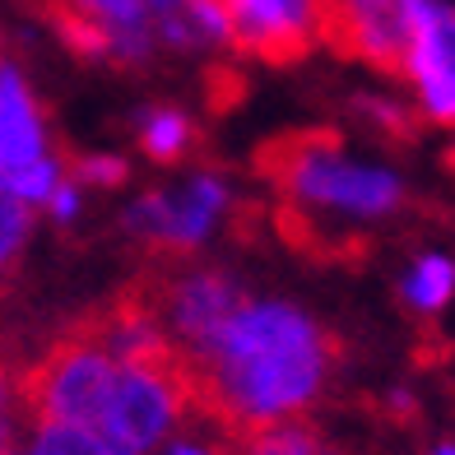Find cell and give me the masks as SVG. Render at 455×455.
Segmentation results:
<instances>
[{"label":"cell","instance_id":"6da1fadb","mask_svg":"<svg viewBox=\"0 0 455 455\" xmlns=\"http://www.w3.org/2000/svg\"><path fill=\"white\" fill-rule=\"evenodd\" d=\"M335 363L339 339L325 325L288 302H251L228 321L210 354L186 358L191 419L223 437H246L260 423L302 413Z\"/></svg>","mask_w":455,"mask_h":455},{"label":"cell","instance_id":"7a4b0ae2","mask_svg":"<svg viewBox=\"0 0 455 455\" xmlns=\"http://www.w3.org/2000/svg\"><path fill=\"white\" fill-rule=\"evenodd\" d=\"M251 168L260 181H270L279 200L293 204H330L348 214H395L404 204L400 177L381 168H358L344 163V135L335 126H302L279 131L256 144Z\"/></svg>","mask_w":455,"mask_h":455},{"label":"cell","instance_id":"3957f363","mask_svg":"<svg viewBox=\"0 0 455 455\" xmlns=\"http://www.w3.org/2000/svg\"><path fill=\"white\" fill-rule=\"evenodd\" d=\"M116 371H121V358L108 348L102 330L84 312L43 348V358L24 367V377H19V409L37 427L66 423V427L98 432L112 404Z\"/></svg>","mask_w":455,"mask_h":455},{"label":"cell","instance_id":"277c9868","mask_svg":"<svg viewBox=\"0 0 455 455\" xmlns=\"http://www.w3.org/2000/svg\"><path fill=\"white\" fill-rule=\"evenodd\" d=\"M191 419V377H186V358H135L121 363L112 404L102 419L98 437L108 455H149L168 432Z\"/></svg>","mask_w":455,"mask_h":455},{"label":"cell","instance_id":"5b68a950","mask_svg":"<svg viewBox=\"0 0 455 455\" xmlns=\"http://www.w3.org/2000/svg\"><path fill=\"white\" fill-rule=\"evenodd\" d=\"M140 288V298L149 302V312L158 316V325L168 330V339L181 348L186 358L210 354L214 339L228 330L242 307H251V298L242 288L219 275V270H196V275H140L131 279Z\"/></svg>","mask_w":455,"mask_h":455},{"label":"cell","instance_id":"8992f818","mask_svg":"<svg viewBox=\"0 0 455 455\" xmlns=\"http://www.w3.org/2000/svg\"><path fill=\"white\" fill-rule=\"evenodd\" d=\"M321 43L390 79H409L413 0H321Z\"/></svg>","mask_w":455,"mask_h":455},{"label":"cell","instance_id":"52a82bcc","mask_svg":"<svg viewBox=\"0 0 455 455\" xmlns=\"http://www.w3.org/2000/svg\"><path fill=\"white\" fill-rule=\"evenodd\" d=\"M228 47L265 66H298L321 37V0H223Z\"/></svg>","mask_w":455,"mask_h":455},{"label":"cell","instance_id":"ba28073f","mask_svg":"<svg viewBox=\"0 0 455 455\" xmlns=\"http://www.w3.org/2000/svg\"><path fill=\"white\" fill-rule=\"evenodd\" d=\"M228 210V191L214 177H196L181 196H144L126 214V228L158 260H177L210 233V223Z\"/></svg>","mask_w":455,"mask_h":455},{"label":"cell","instance_id":"9c48e42d","mask_svg":"<svg viewBox=\"0 0 455 455\" xmlns=\"http://www.w3.org/2000/svg\"><path fill=\"white\" fill-rule=\"evenodd\" d=\"M43 154V116L14 66H0V177L33 168Z\"/></svg>","mask_w":455,"mask_h":455},{"label":"cell","instance_id":"30bf717a","mask_svg":"<svg viewBox=\"0 0 455 455\" xmlns=\"http://www.w3.org/2000/svg\"><path fill=\"white\" fill-rule=\"evenodd\" d=\"M237 446H242V455H344L312 419H307V413L260 423L256 432L237 437Z\"/></svg>","mask_w":455,"mask_h":455},{"label":"cell","instance_id":"8fae6325","mask_svg":"<svg viewBox=\"0 0 455 455\" xmlns=\"http://www.w3.org/2000/svg\"><path fill=\"white\" fill-rule=\"evenodd\" d=\"M455 293V260L451 256H423L404 279V302L419 312H442Z\"/></svg>","mask_w":455,"mask_h":455},{"label":"cell","instance_id":"7c38bea8","mask_svg":"<svg viewBox=\"0 0 455 455\" xmlns=\"http://www.w3.org/2000/svg\"><path fill=\"white\" fill-rule=\"evenodd\" d=\"M191 140H196L191 121H186L181 112H172V108L149 112V116H144V126H140V144H144V154L158 158V163H177V158L186 154V144H191Z\"/></svg>","mask_w":455,"mask_h":455},{"label":"cell","instance_id":"4fadbf2b","mask_svg":"<svg viewBox=\"0 0 455 455\" xmlns=\"http://www.w3.org/2000/svg\"><path fill=\"white\" fill-rule=\"evenodd\" d=\"M79 14L108 24L112 33L121 28H154V0H66Z\"/></svg>","mask_w":455,"mask_h":455},{"label":"cell","instance_id":"5bb4252c","mask_svg":"<svg viewBox=\"0 0 455 455\" xmlns=\"http://www.w3.org/2000/svg\"><path fill=\"white\" fill-rule=\"evenodd\" d=\"M33 455H108V446H102V437H98V432H89V427L52 423V427L37 432Z\"/></svg>","mask_w":455,"mask_h":455},{"label":"cell","instance_id":"9a60e30c","mask_svg":"<svg viewBox=\"0 0 455 455\" xmlns=\"http://www.w3.org/2000/svg\"><path fill=\"white\" fill-rule=\"evenodd\" d=\"M354 112L367 116L386 140H400V144H404V140L419 135V116H413L409 108H395V102H381V98H354Z\"/></svg>","mask_w":455,"mask_h":455},{"label":"cell","instance_id":"2e32d148","mask_svg":"<svg viewBox=\"0 0 455 455\" xmlns=\"http://www.w3.org/2000/svg\"><path fill=\"white\" fill-rule=\"evenodd\" d=\"M28 237V210H24V200H14L0 191V270L14 260V251L24 246Z\"/></svg>","mask_w":455,"mask_h":455},{"label":"cell","instance_id":"e0dca14e","mask_svg":"<svg viewBox=\"0 0 455 455\" xmlns=\"http://www.w3.org/2000/svg\"><path fill=\"white\" fill-rule=\"evenodd\" d=\"M204 98H210V108H214V112L237 108V102L246 98V79H242V70H233V66H210V70H204Z\"/></svg>","mask_w":455,"mask_h":455},{"label":"cell","instance_id":"ac0fdd59","mask_svg":"<svg viewBox=\"0 0 455 455\" xmlns=\"http://www.w3.org/2000/svg\"><path fill=\"white\" fill-rule=\"evenodd\" d=\"M70 177L89 186H121L126 181V163L121 158H70Z\"/></svg>","mask_w":455,"mask_h":455},{"label":"cell","instance_id":"d6986e66","mask_svg":"<svg viewBox=\"0 0 455 455\" xmlns=\"http://www.w3.org/2000/svg\"><path fill=\"white\" fill-rule=\"evenodd\" d=\"M0 455H19V446H14V427H0Z\"/></svg>","mask_w":455,"mask_h":455},{"label":"cell","instance_id":"ffe728a7","mask_svg":"<svg viewBox=\"0 0 455 455\" xmlns=\"http://www.w3.org/2000/svg\"><path fill=\"white\" fill-rule=\"evenodd\" d=\"M5 400H10V381H5V367H0V419H5ZM5 427V423H0Z\"/></svg>","mask_w":455,"mask_h":455},{"label":"cell","instance_id":"44dd1931","mask_svg":"<svg viewBox=\"0 0 455 455\" xmlns=\"http://www.w3.org/2000/svg\"><path fill=\"white\" fill-rule=\"evenodd\" d=\"M19 5H28V10H43V5H47V0H19Z\"/></svg>","mask_w":455,"mask_h":455},{"label":"cell","instance_id":"7402d4cb","mask_svg":"<svg viewBox=\"0 0 455 455\" xmlns=\"http://www.w3.org/2000/svg\"><path fill=\"white\" fill-rule=\"evenodd\" d=\"M432 455H455V446L446 442V446H437V451H432Z\"/></svg>","mask_w":455,"mask_h":455}]
</instances>
